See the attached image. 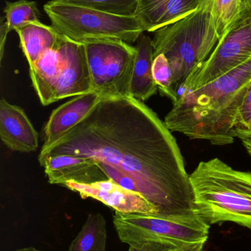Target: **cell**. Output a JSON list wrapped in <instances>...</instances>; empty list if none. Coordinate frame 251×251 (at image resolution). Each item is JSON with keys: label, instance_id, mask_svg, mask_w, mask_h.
<instances>
[{"label": "cell", "instance_id": "cell-25", "mask_svg": "<svg viewBox=\"0 0 251 251\" xmlns=\"http://www.w3.org/2000/svg\"><path fill=\"white\" fill-rule=\"evenodd\" d=\"M206 242H196V243H183L176 251H204Z\"/></svg>", "mask_w": 251, "mask_h": 251}, {"label": "cell", "instance_id": "cell-1", "mask_svg": "<svg viewBox=\"0 0 251 251\" xmlns=\"http://www.w3.org/2000/svg\"><path fill=\"white\" fill-rule=\"evenodd\" d=\"M60 154L92 159L109 179L156 207L159 217L198 215L172 131L134 97H102L81 123L42 146L38 159Z\"/></svg>", "mask_w": 251, "mask_h": 251}, {"label": "cell", "instance_id": "cell-4", "mask_svg": "<svg viewBox=\"0 0 251 251\" xmlns=\"http://www.w3.org/2000/svg\"><path fill=\"white\" fill-rule=\"evenodd\" d=\"M220 39L212 0H206L196 11L155 31L153 56L162 54L167 57L179 91L192 72L207 60Z\"/></svg>", "mask_w": 251, "mask_h": 251}, {"label": "cell", "instance_id": "cell-14", "mask_svg": "<svg viewBox=\"0 0 251 251\" xmlns=\"http://www.w3.org/2000/svg\"><path fill=\"white\" fill-rule=\"evenodd\" d=\"M206 0H139L136 16L144 32H154L196 11Z\"/></svg>", "mask_w": 251, "mask_h": 251}, {"label": "cell", "instance_id": "cell-3", "mask_svg": "<svg viewBox=\"0 0 251 251\" xmlns=\"http://www.w3.org/2000/svg\"><path fill=\"white\" fill-rule=\"evenodd\" d=\"M198 215L211 224L231 222L251 229V173L218 158L200 162L190 175Z\"/></svg>", "mask_w": 251, "mask_h": 251}, {"label": "cell", "instance_id": "cell-16", "mask_svg": "<svg viewBox=\"0 0 251 251\" xmlns=\"http://www.w3.org/2000/svg\"><path fill=\"white\" fill-rule=\"evenodd\" d=\"M20 46L29 66L35 63L44 53L56 47L60 34L53 26L31 23L16 29Z\"/></svg>", "mask_w": 251, "mask_h": 251}, {"label": "cell", "instance_id": "cell-20", "mask_svg": "<svg viewBox=\"0 0 251 251\" xmlns=\"http://www.w3.org/2000/svg\"><path fill=\"white\" fill-rule=\"evenodd\" d=\"M153 75L158 89L175 103L179 99L173 71L167 57L160 54L153 60Z\"/></svg>", "mask_w": 251, "mask_h": 251}, {"label": "cell", "instance_id": "cell-11", "mask_svg": "<svg viewBox=\"0 0 251 251\" xmlns=\"http://www.w3.org/2000/svg\"><path fill=\"white\" fill-rule=\"evenodd\" d=\"M38 161L52 184L62 185L66 181L91 184L109 179L97 163L88 158L60 154Z\"/></svg>", "mask_w": 251, "mask_h": 251}, {"label": "cell", "instance_id": "cell-24", "mask_svg": "<svg viewBox=\"0 0 251 251\" xmlns=\"http://www.w3.org/2000/svg\"><path fill=\"white\" fill-rule=\"evenodd\" d=\"M235 136L237 138L241 140L243 146L247 150L248 153L251 156V131L236 129Z\"/></svg>", "mask_w": 251, "mask_h": 251}, {"label": "cell", "instance_id": "cell-19", "mask_svg": "<svg viewBox=\"0 0 251 251\" xmlns=\"http://www.w3.org/2000/svg\"><path fill=\"white\" fill-rule=\"evenodd\" d=\"M212 7L221 38L243 16V0H212Z\"/></svg>", "mask_w": 251, "mask_h": 251}, {"label": "cell", "instance_id": "cell-9", "mask_svg": "<svg viewBox=\"0 0 251 251\" xmlns=\"http://www.w3.org/2000/svg\"><path fill=\"white\" fill-rule=\"evenodd\" d=\"M60 46L63 58L57 69L51 104L63 99L94 91L85 44L61 35Z\"/></svg>", "mask_w": 251, "mask_h": 251}, {"label": "cell", "instance_id": "cell-26", "mask_svg": "<svg viewBox=\"0 0 251 251\" xmlns=\"http://www.w3.org/2000/svg\"><path fill=\"white\" fill-rule=\"evenodd\" d=\"M243 13L251 10V0H243Z\"/></svg>", "mask_w": 251, "mask_h": 251}, {"label": "cell", "instance_id": "cell-22", "mask_svg": "<svg viewBox=\"0 0 251 251\" xmlns=\"http://www.w3.org/2000/svg\"><path fill=\"white\" fill-rule=\"evenodd\" d=\"M236 129L251 131V81L239 107L234 123Z\"/></svg>", "mask_w": 251, "mask_h": 251}, {"label": "cell", "instance_id": "cell-6", "mask_svg": "<svg viewBox=\"0 0 251 251\" xmlns=\"http://www.w3.org/2000/svg\"><path fill=\"white\" fill-rule=\"evenodd\" d=\"M94 91L103 97H131L137 47L117 39L84 41Z\"/></svg>", "mask_w": 251, "mask_h": 251}, {"label": "cell", "instance_id": "cell-5", "mask_svg": "<svg viewBox=\"0 0 251 251\" xmlns=\"http://www.w3.org/2000/svg\"><path fill=\"white\" fill-rule=\"evenodd\" d=\"M44 10L59 33L77 42L117 39L133 44L144 32L137 16L111 14L64 0L48 1Z\"/></svg>", "mask_w": 251, "mask_h": 251}, {"label": "cell", "instance_id": "cell-27", "mask_svg": "<svg viewBox=\"0 0 251 251\" xmlns=\"http://www.w3.org/2000/svg\"><path fill=\"white\" fill-rule=\"evenodd\" d=\"M14 251H41L38 250V249H35V248L28 247V248H24V249H18V250H16Z\"/></svg>", "mask_w": 251, "mask_h": 251}, {"label": "cell", "instance_id": "cell-13", "mask_svg": "<svg viewBox=\"0 0 251 251\" xmlns=\"http://www.w3.org/2000/svg\"><path fill=\"white\" fill-rule=\"evenodd\" d=\"M101 98L97 91H91L77 96L53 110L44 128L43 146L54 143L81 123Z\"/></svg>", "mask_w": 251, "mask_h": 251}, {"label": "cell", "instance_id": "cell-10", "mask_svg": "<svg viewBox=\"0 0 251 251\" xmlns=\"http://www.w3.org/2000/svg\"><path fill=\"white\" fill-rule=\"evenodd\" d=\"M61 186L76 192L82 199H95L116 212L159 216V210L142 196L124 188L111 179L91 184L66 181Z\"/></svg>", "mask_w": 251, "mask_h": 251}, {"label": "cell", "instance_id": "cell-8", "mask_svg": "<svg viewBox=\"0 0 251 251\" xmlns=\"http://www.w3.org/2000/svg\"><path fill=\"white\" fill-rule=\"evenodd\" d=\"M251 57V10L225 32L215 50L187 78L178 91L183 94L197 89L225 75Z\"/></svg>", "mask_w": 251, "mask_h": 251}, {"label": "cell", "instance_id": "cell-12", "mask_svg": "<svg viewBox=\"0 0 251 251\" xmlns=\"http://www.w3.org/2000/svg\"><path fill=\"white\" fill-rule=\"evenodd\" d=\"M0 138L13 151L29 153L38 148V133L25 110L4 98L0 101Z\"/></svg>", "mask_w": 251, "mask_h": 251}, {"label": "cell", "instance_id": "cell-18", "mask_svg": "<svg viewBox=\"0 0 251 251\" xmlns=\"http://www.w3.org/2000/svg\"><path fill=\"white\" fill-rule=\"evenodd\" d=\"M107 228L101 214H91L68 251H106Z\"/></svg>", "mask_w": 251, "mask_h": 251}, {"label": "cell", "instance_id": "cell-23", "mask_svg": "<svg viewBox=\"0 0 251 251\" xmlns=\"http://www.w3.org/2000/svg\"><path fill=\"white\" fill-rule=\"evenodd\" d=\"M181 245L168 240H152L131 245L128 251H176Z\"/></svg>", "mask_w": 251, "mask_h": 251}, {"label": "cell", "instance_id": "cell-21", "mask_svg": "<svg viewBox=\"0 0 251 251\" xmlns=\"http://www.w3.org/2000/svg\"><path fill=\"white\" fill-rule=\"evenodd\" d=\"M66 2L99 11L119 15L134 16L137 14L139 0H64Z\"/></svg>", "mask_w": 251, "mask_h": 251}, {"label": "cell", "instance_id": "cell-7", "mask_svg": "<svg viewBox=\"0 0 251 251\" xmlns=\"http://www.w3.org/2000/svg\"><path fill=\"white\" fill-rule=\"evenodd\" d=\"M113 221L119 240L129 246L152 240H168L178 244L206 242L210 228L199 215L167 218L116 212Z\"/></svg>", "mask_w": 251, "mask_h": 251}, {"label": "cell", "instance_id": "cell-2", "mask_svg": "<svg viewBox=\"0 0 251 251\" xmlns=\"http://www.w3.org/2000/svg\"><path fill=\"white\" fill-rule=\"evenodd\" d=\"M251 81V57L212 82L181 95L165 124L171 131L218 146L234 143L236 117Z\"/></svg>", "mask_w": 251, "mask_h": 251}, {"label": "cell", "instance_id": "cell-15", "mask_svg": "<svg viewBox=\"0 0 251 251\" xmlns=\"http://www.w3.org/2000/svg\"><path fill=\"white\" fill-rule=\"evenodd\" d=\"M136 47L137 52L130 94L139 101H145L155 95L158 90L153 75L154 50L151 38L141 34Z\"/></svg>", "mask_w": 251, "mask_h": 251}, {"label": "cell", "instance_id": "cell-17", "mask_svg": "<svg viewBox=\"0 0 251 251\" xmlns=\"http://www.w3.org/2000/svg\"><path fill=\"white\" fill-rule=\"evenodd\" d=\"M5 22L1 23V39H0V60L4 56V44L7 34L12 30L16 31L31 23H39V10L36 1L29 0H18L6 1L4 8Z\"/></svg>", "mask_w": 251, "mask_h": 251}]
</instances>
